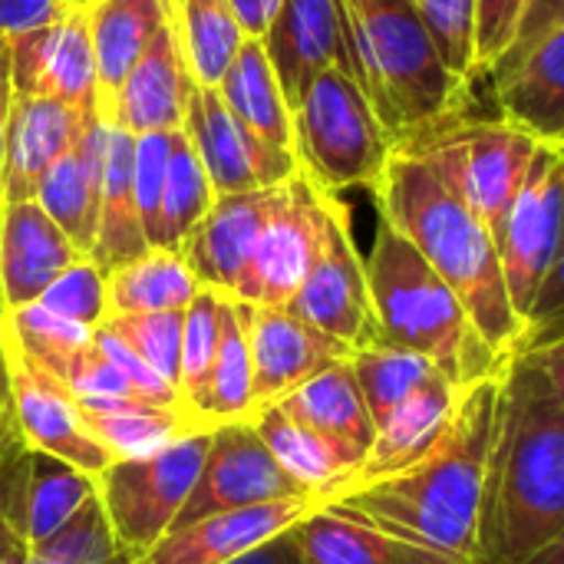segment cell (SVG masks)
Here are the masks:
<instances>
[{"label":"cell","mask_w":564,"mask_h":564,"mask_svg":"<svg viewBox=\"0 0 564 564\" xmlns=\"http://www.w3.org/2000/svg\"><path fill=\"white\" fill-rule=\"evenodd\" d=\"M245 321L254 367V413L281 403L324 367L350 357L344 344L311 327L288 307L245 304Z\"/></svg>","instance_id":"16"},{"label":"cell","mask_w":564,"mask_h":564,"mask_svg":"<svg viewBox=\"0 0 564 564\" xmlns=\"http://www.w3.org/2000/svg\"><path fill=\"white\" fill-rule=\"evenodd\" d=\"M89 40L99 73V99L109 102L159 30L172 20V0H89Z\"/></svg>","instance_id":"30"},{"label":"cell","mask_w":564,"mask_h":564,"mask_svg":"<svg viewBox=\"0 0 564 564\" xmlns=\"http://www.w3.org/2000/svg\"><path fill=\"white\" fill-rule=\"evenodd\" d=\"M182 129L195 145L215 195L278 188L301 172L297 155L254 135L228 109L218 86H192Z\"/></svg>","instance_id":"12"},{"label":"cell","mask_w":564,"mask_h":564,"mask_svg":"<svg viewBox=\"0 0 564 564\" xmlns=\"http://www.w3.org/2000/svg\"><path fill=\"white\" fill-rule=\"evenodd\" d=\"M10 83L17 96H46L79 116L99 112V73L83 7H69L56 23L7 40Z\"/></svg>","instance_id":"14"},{"label":"cell","mask_w":564,"mask_h":564,"mask_svg":"<svg viewBox=\"0 0 564 564\" xmlns=\"http://www.w3.org/2000/svg\"><path fill=\"white\" fill-rule=\"evenodd\" d=\"M69 3H73V0H69Z\"/></svg>","instance_id":"59"},{"label":"cell","mask_w":564,"mask_h":564,"mask_svg":"<svg viewBox=\"0 0 564 564\" xmlns=\"http://www.w3.org/2000/svg\"><path fill=\"white\" fill-rule=\"evenodd\" d=\"M228 3H231V13H235L241 33L254 36V40H261L268 33L274 13L281 7V0H228Z\"/></svg>","instance_id":"53"},{"label":"cell","mask_w":564,"mask_h":564,"mask_svg":"<svg viewBox=\"0 0 564 564\" xmlns=\"http://www.w3.org/2000/svg\"><path fill=\"white\" fill-rule=\"evenodd\" d=\"M278 406L288 416H294L297 423L311 426L324 440L350 449L354 456H360L367 463V453H370L373 436H377V423H373L370 406L360 393L350 357L324 367L317 377H311L304 387H297Z\"/></svg>","instance_id":"27"},{"label":"cell","mask_w":564,"mask_h":564,"mask_svg":"<svg viewBox=\"0 0 564 564\" xmlns=\"http://www.w3.org/2000/svg\"><path fill=\"white\" fill-rule=\"evenodd\" d=\"M169 159H172V132L135 135L132 188H135V205H139V218H142L149 248L155 245V235H159V215H162V195H165V178H169Z\"/></svg>","instance_id":"44"},{"label":"cell","mask_w":564,"mask_h":564,"mask_svg":"<svg viewBox=\"0 0 564 564\" xmlns=\"http://www.w3.org/2000/svg\"><path fill=\"white\" fill-rule=\"evenodd\" d=\"M69 7V0H0V40H17L23 33L43 30L56 23Z\"/></svg>","instance_id":"48"},{"label":"cell","mask_w":564,"mask_h":564,"mask_svg":"<svg viewBox=\"0 0 564 564\" xmlns=\"http://www.w3.org/2000/svg\"><path fill=\"white\" fill-rule=\"evenodd\" d=\"M350 76L393 149L463 112L469 79L440 56L416 0H340Z\"/></svg>","instance_id":"4"},{"label":"cell","mask_w":564,"mask_h":564,"mask_svg":"<svg viewBox=\"0 0 564 564\" xmlns=\"http://www.w3.org/2000/svg\"><path fill=\"white\" fill-rule=\"evenodd\" d=\"M40 304L79 327L96 330L109 317V291H106V271L93 264L89 258L66 268L40 297Z\"/></svg>","instance_id":"43"},{"label":"cell","mask_w":564,"mask_h":564,"mask_svg":"<svg viewBox=\"0 0 564 564\" xmlns=\"http://www.w3.org/2000/svg\"><path fill=\"white\" fill-rule=\"evenodd\" d=\"M13 102V83H10V46L0 40V215H3V142H7V119ZM7 321V307L0 297V324Z\"/></svg>","instance_id":"54"},{"label":"cell","mask_w":564,"mask_h":564,"mask_svg":"<svg viewBox=\"0 0 564 564\" xmlns=\"http://www.w3.org/2000/svg\"><path fill=\"white\" fill-rule=\"evenodd\" d=\"M192 86L195 79L185 63L175 20H169L152 40V46L129 69L122 86L112 93V99L102 102V116L129 135L175 132L185 122Z\"/></svg>","instance_id":"18"},{"label":"cell","mask_w":564,"mask_h":564,"mask_svg":"<svg viewBox=\"0 0 564 564\" xmlns=\"http://www.w3.org/2000/svg\"><path fill=\"white\" fill-rule=\"evenodd\" d=\"M76 410L112 463L149 456L182 436L202 433L182 406H159L139 397H79Z\"/></svg>","instance_id":"28"},{"label":"cell","mask_w":564,"mask_h":564,"mask_svg":"<svg viewBox=\"0 0 564 564\" xmlns=\"http://www.w3.org/2000/svg\"><path fill=\"white\" fill-rule=\"evenodd\" d=\"M542 139L499 119H469L463 112L430 126L397 152L423 159L473 212L496 231L519 195Z\"/></svg>","instance_id":"7"},{"label":"cell","mask_w":564,"mask_h":564,"mask_svg":"<svg viewBox=\"0 0 564 564\" xmlns=\"http://www.w3.org/2000/svg\"><path fill=\"white\" fill-rule=\"evenodd\" d=\"M558 26H564V0H529L525 13H522V23H519V33H516V40H512V46H509V53L502 59L522 53L525 46H532L535 40H542L545 33H552Z\"/></svg>","instance_id":"49"},{"label":"cell","mask_w":564,"mask_h":564,"mask_svg":"<svg viewBox=\"0 0 564 564\" xmlns=\"http://www.w3.org/2000/svg\"><path fill=\"white\" fill-rule=\"evenodd\" d=\"M288 311L344 344L350 354L383 344L370 301L367 258L354 241L350 208L340 202V195L324 192L321 245Z\"/></svg>","instance_id":"9"},{"label":"cell","mask_w":564,"mask_h":564,"mask_svg":"<svg viewBox=\"0 0 564 564\" xmlns=\"http://www.w3.org/2000/svg\"><path fill=\"white\" fill-rule=\"evenodd\" d=\"M132 149H135V135L109 122L99 221H96V241L89 251V261L99 264L106 274L149 251L145 228H142L139 205H135V188H132Z\"/></svg>","instance_id":"31"},{"label":"cell","mask_w":564,"mask_h":564,"mask_svg":"<svg viewBox=\"0 0 564 564\" xmlns=\"http://www.w3.org/2000/svg\"><path fill=\"white\" fill-rule=\"evenodd\" d=\"M26 564H132L116 545L99 492L46 542L26 549Z\"/></svg>","instance_id":"40"},{"label":"cell","mask_w":564,"mask_h":564,"mask_svg":"<svg viewBox=\"0 0 564 564\" xmlns=\"http://www.w3.org/2000/svg\"><path fill=\"white\" fill-rule=\"evenodd\" d=\"M254 416V367L248 344L245 301H221V344L215 354V367L208 377L202 423L212 430L218 423L251 420Z\"/></svg>","instance_id":"34"},{"label":"cell","mask_w":564,"mask_h":564,"mask_svg":"<svg viewBox=\"0 0 564 564\" xmlns=\"http://www.w3.org/2000/svg\"><path fill=\"white\" fill-rule=\"evenodd\" d=\"M261 43L291 109L317 73L330 66L350 73L340 0H281Z\"/></svg>","instance_id":"20"},{"label":"cell","mask_w":564,"mask_h":564,"mask_svg":"<svg viewBox=\"0 0 564 564\" xmlns=\"http://www.w3.org/2000/svg\"><path fill=\"white\" fill-rule=\"evenodd\" d=\"M83 116L46 96H17L10 102L3 142V205L36 202L43 175L73 145Z\"/></svg>","instance_id":"25"},{"label":"cell","mask_w":564,"mask_h":564,"mask_svg":"<svg viewBox=\"0 0 564 564\" xmlns=\"http://www.w3.org/2000/svg\"><path fill=\"white\" fill-rule=\"evenodd\" d=\"M564 337V235L562 245H558V254L529 307V317H525V340H522V350H532V347H542L549 340H558Z\"/></svg>","instance_id":"46"},{"label":"cell","mask_w":564,"mask_h":564,"mask_svg":"<svg viewBox=\"0 0 564 564\" xmlns=\"http://www.w3.org/2000/svg\"><path fill=\"white\" fill-rule=\"evenodd\" d=\"M212 443V430L182 436L149 456L116 459L99 479V502L119 552L139 562L159 539H165L198 479Z\"/></svg>","instance_id":"8"},{"label":"cell","mask_w":564,"mask_h":564,"mask_svg":"<svg viewBox=\"0 0 564 564\" xmlns=\"http://www.w3.org/2000/svg\"><path fill=\"white\" fill-rule=\"evenodd\" d=\"M525 564H564V529L545 545V549H542V552H535Z\"/></svg>","instance_id":"55"},{"label":"cell","mask_w":564,"mask_h":564,"mask_svg":"<svg viewBox=\"0 0 564 564\" xmlns=\"http://www.w3.org/2000/svg\"><path fill=\"white\" fill-rule=\"evenodd\" d=\"M278 195H281V185L215 198L208 215L182 245V258L188 261L202 288L218 291L235 301L241 297L258 238L264 231V221Z\"/></svg>","instance_id":"17"},{"label":"cell","mask_w":564,"mask_h":564,"mask_svg":"<svg viewBox=\"0 0 564 564\" xmlns=\"http://www.w3.org/2000/svg\"><path fill=\"white\" fill-rule=\"evenodd\" d=\"M86 254L36 205H3L0 215V297L7 314L36 304L46 288Z\"/></svg>","instance_id":"21"},{"label":"cell","mask_w":564,"mask_h":564,"mask_svg":"<svg viewBox=\"0 0 564 564\" xmlns=\"http://www.w3.org/2000/svg\"><path fill=\"white\" fill-rule=\"evenodd\" d=\"M354 377L360 383V393L370 406L373 423L380 426L397 406H403L416 390L443 377L426 357L393 347V344H373L367 350L350 354Z\"/></svg>","instance_id":"37"},{"label":"cell","mask_w":564,"mask_h":564,"mask_svg":"<svg viewBox=\"0 0 564 564\" xmlns=\"http://www.w3.org/2000/svg\"><path fill=\"white\" fill-rule=\"evenodd\" d=\"M564 235V145L542 142L532 169L496 225L492 238L499 248L509 301L516 314L529 317V307L558 254Z\"/></svg>","instance_id":"10"},{"label":"cell","mask_w":564,"mask_h":564,"mask_svg":"<svg viewBox=\"0 0 564 564\" xmlns=\"http://www.w3.org/2000/svg\"><path fill=\"white\" fill-rule=\"evenodd\" d=\"M109 119L99 112L83 116V126L63 159L43 175L36 205L63 228V235L89 258L99 221L102 169H106Z\"/></svg>","instance_id":"24"},{"label":"cell","mask_w":564,"mask_h":564,"mask_svg":"<svg viewBox=\"0 0 564 564\" xmlns=\"http://www.w3.org/2000/svg\"><path fill=\"white\" fill-rule=\"evenodd\" d=\"M228 564H307V562H304V552H301V545H297L294 532H281V535H274L271 542H264V545L251 549L248 555H241V558H235V562H228Z\"/></svg>","instance_id":"52"},{"label":"cell","mask_w":564,"mask_h":564,"mask_svg":"<svg viewBox=\"0 0 564 564\" xmlns=\"http://www.w3.org/2000/svg\"><path fill=\"white\" fill-rule=\"evenodd\" d=\"M307 564H449L337 506H321L294 529Z\"/></svg>","instance_id":"29"},{"label":"cell","mask_w":564,"mask_h":564,"mask_svg":"<svg viewBox=\"0 0 564 564\" xmlns=\"http://www.w3.org/2000/svg\"><path fill=\"white\" fill-rule=\"evenodd\" d=\"M3 337H7V354H10L13 413H17L20 440L30 449L50 453L83 469L86 476L99 479L112 466V456L86 430L69 387L56 380L50 370H43L36 360H30L10 337L7 324H3Z\"/></svg>","instance_id":"15"},{"label":"cell","mask_w":564,"mask_h":564,"mask_svg":"<svg viewBox=\"0 0 564 564\" xmlns=\"http://www.w3.org/2000/svg\"><path fill=\"white\" fill-rule=\"evenodd\" d=\"M291 112L301 172L330 195L350 188L373 195L397 149L357 79L330 66L307 83Z\"/></svg>","instance_id":"6"},{"label":"cell","mask_w":564,"mask_h":564,"mask_svg":"<svg viewBox=\"0 0 564 564\" xmlns=\"http://www.w3.org/2000/svg\"><path fill=\"white\" fill-rule=\"evenodd\" d=\"M109 317L116 314H159V311H188L202 284L192 274L182 251L149 248L135 261L106 274Z\"/></svg>","instance_id":"33"},{"label":"cell","mask_w":564,"mask_h":564,"mask_svg":"<svg viewBox=\"0 0 564 564\" xmlns=\"http://www.w3.org/2000/svg\"><path fill=\"white\" fill-rule=\"evenodd\" d=\"M499 116L564 145V26L489 69Z\"/></svg>","instance_id":"22"},{"label":"cell","mask_w":564,"mask_h":564,"mask_svg":"<svg viewBox=\"0 0 564 564\" xmlns=\"http://www.w3.org/2000/svg\"><path fill=\"white\" fill-rule=\"evenodd\" d=\"M23 545H26V542H23V539H20L17 532H13V525H10V522H7V516L0 512V562H3V558H7L10 552L23 549Z\"/></svg>","instance_id":"56"},{"label":"cell","mask_w":564,"mask_h":564,"mask_svg":"<svg viewBox=\"0 0 564 564\" xmlns=\"http://www.w3.org/2000/svg\"><path fill=\"white\" fill-rule=\"evenodd\" d=\"M420 17L446 66L476 79V0H416Z\"/></svg>","instance_id":"42"},{"label":"cell","mask_w":564,"mask_h":564,"mask_svg":"<svg viewBox=\"0 0 564 564\" xmlns=\"http://www.w3.org/2000/svg\"><path fill=\"white\" fill-rule=\"evenodd\" d=\"M314 509H321L317 499H284L254 509L218 512L212 519L169 532L132 564H228L271 542L274 535L291 532Z\"/></svg>","instance_id":"19"},{"label":"cell","mask_w":564,"mask_h":564,"mask_svg":"<svg viewBox=\"0 0 564 564\" xmlns=\"http://www.w3.org/2000/svg\"><path fill=\"white\" fill-rule=\"evenodd\" d=\"M499 377L473 387L463 397L449 440L430 459L400 476L354 486L327 506H337L410 545H420L443 562L476 564Z\"/></svg>","instance_id":"2"},{"label":"cell","mask_w":564,"mask_h":564,"mask_svg":"<svg viewBox=\"0 0 564 564\" xmlns=\"http://www.w3.org/2000/svg\"><path fill=\"white\" fill-rule=\"evenodd\" d=\"M0 564H26V545H23V549H17V552H10V555H7Z\"/></svg>","instance_id":"57"},{"label":"cell","mask_w":564,"mask_h":564,"mask_svg":"<svg viewBox=\"0 0 564 564\" xmlns=\"http://www.w3.org/2000/svg\"><path fill=\"white\" fill-rule=\"evenodd\" d=\"M23 446L20 430H17V413H13V377H10V354H7V337L0 324V456Z\"/></svg>","instance_id":"50"},{"label":"cell","mask_w":564,"mask_h":564,"mask_svg":"<svg viewBox=\"0 0 564 564\" xmlns=\"http://www.w3.org/2000/svg\"><path fill=\"white\" fill-rule=\"evenodd\" d=\"M367 281L383 344L426 357L459 393L509 367L476 330L456 291L383 218L367 254Z\"/></svg>","instance_id":"5"},{"label":"cell","mask_w":564,"mask_h":564,"mask_svg":"<svg viewBox=\"0 0 564 564\" xmlns=\"http://www.w3.org/2000/svg\"><path fill=\"white\" fill-rule=\"evenodd\" d=\"M373 198L380 218L390 221L456 291L486 344L502 360L519 357L525 324L509 301L489 225L476 218V212L410 152H393Z\"/></svg>","instance_id":"3"},{"label":"cell","mask_w":564,"mask_h":564,"mask_svg":"<svg viewBox=\"0 0 564 564\" xmlns=\"http://www.w3.org/2000/svg\"><path fill=\"white\" fill-rule=\"evenodd\" d=\"M175 33L192 69V79L202 86H218L231 66L245 33L231 13L228 0H172Z\"/></svg>","instance_id":"35"},{"label":"cell","mask_w":564,"mask_h":564,"mask_svg":"<svg viewBox=\"0 0 564 564\" xmlns=\"http://www.w3.org/2000/svg\"><path fill=\"white\" fill-rule=\"evenodd\" d=\"M522 357L545 377V383H549L555 403L564 410V337L549 340V344H542V347H532V350H525Z\"/></svg>","instance_id":"51"},{"label":"cell","mask_w":564,"mask_h":564,"mask_svg":"<svg viewBox=\"0 0 564 564\" xmlns=\"http://www.w3.org/2000/svg\"><path fill=\"white\" fill-rule=\"evenodd\" d=\"M564 529V410L519 354L499 377L476 564H525Z\"/></svg>","instance_id":"1"},{"label":"cell","mask_w":564,"mask_h":564,"mask_svg":"<svg viewBox=\"0 0 564 564\" xmlns=\"http://www.w3.org/2000/svg\"><path fill=\"white\" fill-rule=\"evenodd\" d=\"M3 324L10 330V337L17 340V347L63 383L69 380V370L79 360V354L93 344L89 327H79V324L46 311L40 301L26 304L20 311H10Z\"/></svg>","instance_id":"39"},{"label":"cell","mask_w":564,"mask_h":564,"mask_svg":"<svg viewBox=\"0 0 564 564\" xmlns=\"http://www.w3.org/2000/svg\"><path fill=\"white\" fill-rule=\"evenodd\" d=\"M73 3H76V7H86V3H89V0H73Z\"/></svg>","instance_id":"58"},{"label":"cell","mask_w":564,"mask_h":564,"mask_svg":"<svg viewBox=\"0 0 564 564\" xmlns=\"http://www.w3.org/2000/svg\"><path fill=\"white\" fill-rule=\"evenodd\" d=\"M529 0H476V76H486L512 46Z\"/></svg>","instance_id":"45"},{"label":"cell","mask_w":564,"mask_h":564,"mask_svg":"<svg viewBox=\"0 0 564 564\" xmlns=\"http://www.w3.org/2000/svg\"><path fill=\"white\" fill-rule=\"evenodd\" d=\"M284 499H314V496L297 479H291L284 473V466L274 459V453L258 436L251 420L218 423V426H212V443H208L205 463L198 469V479H195L172 532L195 525L202 519H212L218 512L254 509V506L284 502Z\"/></svg>","instance_id":"11"},{"label":"cell","mask_w":564,"mask_h":564,"mask_svg":"<svg viewBox=\"0 0 564 564\" xmlns=\"http://www.w3.org/2000/svg\"><path fill=\"white\" fill-rule=\"evenodd\" d=\"M93 344L126 373V380L132 383V390L142 397V400H149V403H159V406H182L178 403V390L162 377V373H155L142 357H135L106 324H99L96 330H93Z\"/></svg>","instance_id":"47"},{"label":"cell","mask_w":564,"mask_h":564,"mask_svg":"<svg viewBox=\"0 0 564 564\" xmlns=\"http://www.w3.org/2000/svg\"><path fill=\"white\" fill-rule=\"evenodd\" d=\"M251 423H254L258 436L268 443V449L274 453V459L284 466V473L291 479H297L324 506L334 502L340 492H347L354 486L360 466H364L360 456H354L350 449L324 440L311 426L297 423L278 403L261 406L251 416Z\"/></svg>","instance_id":"26"},{"label":"cell","mask_w":564,"mask_h":564,"mask_svg":"<svg viewBox=\"0 0 564 564\" xmlns=\"http://www.w3.org/2000/svg\"><path fill=\"white\" fill-rule=\"evenodd\" d=\"M321 221L324 188H317L304 172H297L288 185H281V195L264 221L238 301L261 307H288L314 264L321 245Z\"/></svg>","instance_id":"13"},{"label":"cell","mask_w":564,"mask_h":564,"mask_svg":"<svg viewBox=\"0 0 564 564\" xmlns=\"http://www.w3.org/2000/svg\"><path fill=\"white\" fill-rule=\"evenodd\" d=\"M218 93L254 135L278 149L294 152V112L261 40L245 36L218 83Z\"/></svg>","instance_id":"32"},{"label":"cell","mask_w":564,"mask_h":564,"mask_svg":"<svg viewBox=\"0 0 564 564\" xmlns=\"http://www.w3.org/2000/svg\"><path fill=\"white\" fill-rule=\"evenodd\" d=\"M215 188L208 182V172L185 135V129L172 132V159H169V178L162 195V215H159V235L152 248L162 251H182L188 235L198 228V221L215 205Z\"/></svg>","instance_id":"36"},{"label":"cell","mask_w":564,"mask_h":564,"mask_svg":"<svg viewBox=\"0 0 564 564\" xmlns=\"http://www.w3.org/2000/svg\"><path fill=\"white\" fill-rule=\"evenodd\" d=\"M463 397L466 393H459L446 377H436L433 383L416 390L403 406H397L377 426L373 446H370L367 463L357 473L354 486L400 476V473L420 466L423 459H430L449 440L459 406H463Z\"/></svg>","instance_id":"23"},{"label":"cell","mask_w":564,"mask_h":564,"mask_svg":"<svg viewBox=\"0 0 564 564\" xmlns=\"http://www.w3.org/2000/svg\"><path fill=\"white\" fill-rule=\"evenodd\" d=\"M106 327H109L135 357H142L155 373H162L172 387H178L185 311L116 314V317H106Z\"/></svg>","instance_id":"41"},{"label":"cell","mask_w":564,"mask_h":564,"mask_svg":"<svg viewBox=\"0 0 564 564\" xmlns=\"http://www.w3.org/2000/svg\"><path fill=\"white\" fill-rule=\"evenodd\" d=\"M221 301L225 294L202 288L198 297L185 311V330H182V364H178V403L182 410L202 426V403L208 390V377L215 367V354L221 344Z\"/></svg>","instance_id":"38"}]
</instances>
